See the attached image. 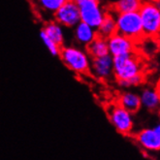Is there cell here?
Instances as JSON below:
<instances>
[{
  "mask_svg": "<svg viewBox=\"0 0 160 160\" xmlns=\"http://www.w3.org/2000/svg\"><path fill=\"white\" fill-rule=\"evenodd\" d=\"M138 13L142 22L144 37L156 38L160 32L159 5L153 1H143Z\"/></svg>",
  "mask_w": 160,
  "mask_h": 160,
  "instance_id": "2",
  "label": "cell"
},
{
  "mask_svg": "<svg viewBox=\"0 0 160 160\" xmlns=\"http://www.w3.org/2000/svg\"><path fill=\"white\" fill-rule=\"evenodd\" d=\"M52 16L56 22L66 28H74L81 22L78 4L69 0H67Z\"/></svg>",
  "mask_w": 160,
  "mask_h": 160,
  "instance_id": "7",
  "label": "cell"
},
{
  "mask_svg": "<svg viewBox=\"0 0 160 160\" xmlns=\"http://www.w3.org/2000/svg\"><path fill=\"white\" fill-rule=\"evenodd\" d=\"M97 35L101 36L103 38H109L112 34L117 33V24H116V18L115 15L112 13H106L101 23L96 28Z\"/></svg>",
  "mask_w": 160,
  "mask_h": 160,
  "instance_id": "15",
  "label": "cell"
},
{
  "mask_svg": "<svg viewBox=\"0 0 160 160\" xmlns=\"http://www.w3.org/2000/svg\"><path fill=\"white\" fill-rule=\"evenodd\" d=\"M112 74L118 80H128L143 74L142 63L134 52L112 58Z\"/></svg>",
  "mask_w": 160,
  "mask_h": 160,
  "instance_id": "4",
  "label": "cell"
},
{
  "mask_svg": "<svg viewBox=\"0 0 160 160\" xmlns=\"http://www.w3.org/2000/svg\"><path fill=\"white\" fill-rule=\"evenodd\" d=\"M140 96L141 106L149 111H155L159 107L160 96L159 91L154 88H146L142 90Z\"/></svg>",
  "mask_w": 160,
  "mask_h": 160,
  "instance_id": "12",
  "label": "cell"
},
{
  "mask_svg": "<svg viewBox=\"0 0 160 160\" xmlns=\"http://www.w3.org/2000/svg\"><path fill=\"white\" fill-rule=\"evenodd\" d=\"M59 58L69 70L77 75H86L90 69V56L87 51L76 46L61 47Z\"/></svg>",
  "mask_w": 160,
  "mask_h": 160,
  "instance_id": "1",
  "label": "cell"
},
{
  "mask_svg": "<svg viewBox=\"0 0 160 160\" xmlns=\"http://www.w3.org/2000/svg\"><path fill=\"white\" fill-rule=\"evenodd\" d=\"M144 81V76L143 74L137 75L135 77H132L128 80H118V87L121 88H130L133 87H138Z\"/></svg>",
  "mask_w": 160,
  "mask_h": 160,
  "instance_id": "19",
  "label": "cell"
},
{
  "mask_svg": "<svg viewBox=\"0 0 160 160\" xmlns=\"http://www.w3.org/2000/svg\"><path fill=\"white\" fill-rule=\"evenodd\" d=\"M96 36L97 31L95 28L82 22H80L74 27V38L79 45L82 47H87L96 38Z\"/></svg>",
  "mask_w": 160,
  "mask_h": 160,
  "instance_id": "11",
  "label": "cell"
},
{
  "mask_svg": "<svg viewBox=\"0 0 160 160\" xmlns=\"http://www.w3.org/2000/svg\"><path fill=\"white\" fill-rule=\"evenodd\" d=\"M40 37L41 39L43 41V43L45 44L46 48L48 49V51L51 52L52 55L53 56H58L59 55V52H60V48L61 47H59L58 45H56L52 40H51L48 36H47L42 30L40 32Z\"/></svg>",
  "mask_w": 160,
  "mask_h": 160,
  "instance_id": "20",
  "label": "cell"
},
{
  "mask_svg": "<svg viewBox=\"0 0 160 160\" xmlns=\"http://www.w3.org/2000/svg\"><path fill=\"white\" fill-rule=\"evenodd\" d=\"M95 1H97V2H99V3H101V2L104 1V0H95Z\"/></svg>",
  "mask_w": 160,
  "mask_h": 160,
  "instance_id": "22",
  "label": "cell"
},
{
  "mask_svg": "<svg viewBox=\"0 0 160 160\" xmlns=\"http://www.w3.org/2000/svg\"><path fill=\"white\" fill-rule=\"evenodd\" d=\"M118 104L126 111H128L129 112H131V114H135L142 107L141 106L140 96L137 93L132 91L122 92L118 97Z\"/></svg>",
  "mask_w": 160,
  "mask_h": 160,
  "instance_id": "13",
  "label": "cell"
},
{
  "mask_svg": "<svg viewBox=\"0 0 160 160\" xmlns=\"http://www.w3.org/2000/svg\"><path fill=\"white\" fill-rule=\"evenodd\" d=\"M86 48H87V52L92 58H100V56L109 54L107 39L103 38V37L98 36V35L89 45L86 47Z\"/></svg>",
  "mask_w": 160,
  "mask_h": 160,
  "instance_id": "16",
  "label": "cell"
},
{
  "mask_svg": "<svg viewBox=\"0 0 160 160\" xmlns=\"http://www.w3.org/2000/svg\"><path fill=\"white\" fill-rule=\"evenodd\" d=\"M138 144L144 148L152 152L160 149V126L157 124L153 128H146L135 136Z\"/></svg>",
  "mask_w": 160,
  "mask_h": 160,
  "instance_id": "9",
  "label": "cell"
},
{
  "mask_svg": "<svg viewBox=\"0 0 160 160\" xmlns=\"http://www.w3.org/2000/svg\"><path fill=\"white\" fill-rule=\"evenodd\" d=\"M92 75L96 79L105 81L112 75V56L110 54L92 58L90 62V69Z\"/></svg>",
  "mask_w": 160,
  "mask_h": 160,
  "instance_id": "10",
  "label": "cell"
},
{
  "mask_svg": "<svg viewBox=\"0 0 160 160\" xmlns=\"http://www.w3.org/2000/svg\"><path fill=\"white\" fill-rule=\"evenodd\" d=\"M109 119L114 125L118 132L127 135L131 133L134 127V120L132 114L123 109L118 104L110 107L109 109Z\"/></svg>",
  "mask_w": 160,
  "mask_h": 160,
  "instance_id": "6",
  "label": "cell"
},
{
  "mask_svg": "<svg viewBox=\"0 0 160 160\" xmlns=\"http://www.w3.org/2000/svg\"><path fill=\"white\" fill-rule=\"evenodd\" d=\"M143 0H118L112 5V10L116 14L138 12Z\"/></svg>",
  "mask_w": 160,
  "mask_h": 160,
  "instance_id": "17",
  "label": "cell"
},
{
  "mask_svg": "<svg viewBox=\"0 0 160 160\" xmlns=\"http://www.w3.org/2000/svg\"><path fill=\"white\" fill-rule=\"evenodd\" d=\"M109 54L112 58L122 54L132 53L136 49V43L119 33H115L107 38Z\"/></svg>",
  "mask_w": 160,
  "mask_h": 160,
  "instance_id": "8",
  "label": "cell"
},
{
  "mask_svg": "<svg viewBox=\"0 0 160 160\" xmlns=\"http://www.w3.org/2000/svg\"><path fill=\"white\" fill-rule=\"evenodd\" d=\"M42 31L56 45H58L59 47L63 46L65 41L64 30L63 26H61L58 22H56L55 21L48 22L44 25Z\"/></svg>",
  "mask_w": 160,
  "mask_h": 160,
  "instance_id": "14",
  "label": "cell"
},
{
  "mask_svg": "<svg viewBox=\"0 0 160 160\" xmlns=\"http://www.w3.org/2000/svg\"><path fill=\"white\" fill-rule=\"evenodd\" d=\"M67 0H36V4L45 14L53 15Z\"/></svg>",
  "mask_w": 160,
  "mask_h": 160,
  "instance_id": "18",
  "label": "cell"
},
{
  "mask_svg": "<svg viewBox=\"0 0 160 160\" xmlns=\"http://www.w3.org/2000/svg\"><path fill=\"white\" fill-rule=\"evenodd\" d=\"M115 18L118 33L127 37L135 43L143 39V27L138 12L120 13L117 14Z\"/></svg>",
  "mask_w": 160,
  "mask_h": 160,
  "instance_id": "3",
  "label": "cell"
},
{
  "mask_svg": "<svg viewBox=\"0 0 160 160\" xmlns=\"http://www.w3.org/2000/svg\"><path fill=\"white\" fill-rule=\"evenodd\" d=\"M78 7L81 22L96 29L106 14L104 8L95 0H82L78 3Z\"/></svg>",
  "mask_w": 160,
  "mask_h": 160,
  "instance_id": "5",
  "label": "cell"
},
{
  "mask_svg": "<svg viewBox=\"0 0 160 160\" xmlns=\"http://www.w3.org/2000/svg\"><path fill=\"white\" fill-rule=\"evenodd\" d=\"M69 1H72V2H75V3H79V2H81L82 1V0H69Z\"/></svg>",
  "mask_w": 160,
  "mask_h": 160,
  "instance_id": "21",
  "label": "cell"
}]
</instances>
